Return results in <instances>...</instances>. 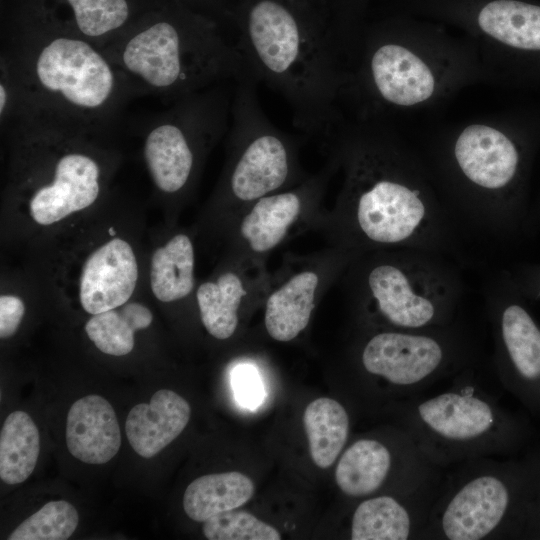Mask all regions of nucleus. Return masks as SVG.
Masks as SVG:
<instances>
[{
  "label": "nucleus",
  "mask_w": 540,
  "mask_h": 540,
  "mask_svg": "<svg viewBox=\"0 0 540 540\" xmlns=\"http://www.w3.org/2000/svg\"><path fill=\"white\" fill-rule=\"evenodd\" d=\"M303 424L313 462L322 469L330 467L348 440L350 420L346 409L332 398L315 399L304 411Z\"/></svg>",
  "instance_id": "22"
},
{
  "label": "nucleus",
  "mask_w": 540,
  "mask_h": 540,
  "mask_svg": "<svg viewBox=\"0 0 540 540\" xmlns=\"http://www.w3.org/2000/svg\"><path fill=\"white\" fill-rule=\"evenodd\" d=\"M235 83L178 98L145 125L143 157L158 190L176 194L189 185L200 156L229 129Z\"/></svg>",
  "instance_id": "7"
},
{
  "label": "nucleus",
  "mask_w": 540,
  "mask_h": 540,
  "mask_svg": "<svg viewBox=\"0 0 540 540\" xmlns=\"http://www.w3.org/2000/svg\"><path fill=\"white\" fill-rule=\"evenodd\" d=\"M488 315L494 338V362L505 381L540 382V328L519 303L494 285L488 294Z\"/></svg>",
  "instance_id": "14"
},
{
  "label": "nucleus",
  "mask_w": 540,
  "mask_h": 540,
  "mask_svg": "<svg viewBox=\"0 0 540 540\" xmlns=\"http://www.w3.org/2000/svg\"><path fill=\"white\" fill-rule=\"evenodd\" d=\"M469 358V343L454 323L420 330L380 329L370 335L360 352L367 374L413 397L462 371Z\"/></svg>",
  "instance_id": "10"
},
{
  "label": "nucleus",
  "mask_w": 540,
  "mask_h": 540,
  "mask_svg": "<svg viewBox=\"0 0 540 540\" xmlns=\"http://www.w3.org/2000/svg\"><path fill=\"white\" fill-rule=\"evenodd\" d=\"M480 28L514 48L540 50V7L514 0H496L479 13Z\"/></svg>",
  "instance_id": "23"
},
{
  "label": "nucleus",
  "mask_w": 540,
  "mask_h": 540,
  "mask_svg": "<svg viewBox=\"0 0 540 540\" xmlns=\"http://www.w3.org/2000/svg\"><path fill=\"white\" fill-rule=\"evenodd\" d=\"M512 470L493 457L471 459L442 476L421 539L506 536L515 505Z\"/></svg>",
  "instance_id": "8"
},
{
  "label": "nucleus",
  "mask_w": 540,
  "mask_h": 540,
  "mask_svg": "<svg viewBox=\"0 0 540 540\" xmlns=\"http://www.w3.org/2000/svg\"><path fill=\"white\" fill-rule=\"evenodd\" d=\"M455 166L474 192L461 218L496 235L505 223V192L513 183L519 153L503 132L482 124L467 126L453 147Z\"/></svg>",
  "instance_id": "11"
},
{
  "label": "nucleus",
  "mask_w": 540,
  "mask_h": 540,
  "mask_svg": "<svg viewBox=\"0 0 540 540\" xmlns=\"http://www.w3.org/2000/svg\"><path fill=\"white\" fill-rule=\"evenodd\" d=\"M442 476L419 487L365 497L350 524L352 540L421 539Z\"/></svg>",
  "instance_id": "13"
},
{
  "label": "nucleus",
  "mask_w": 540,
  "mask_h": 540,
  "mask_svg": "<svg viewBox=\"0 0 540 540\" xmlns=\"http://www.w3.org/2000/svg\"><path fill=\"white\" fill-rule=\"evenodd\" d=\"M246 290L233 272L221 274L216 281L202 283L196 292L203 326L216 339L231 337L238 325V309Z\"/></svg>",
  "instance_id": "28"
},
{
  "label": "nucleus",
  "mask_w": 540,
  "mask_h": 540,
  "mask_svg": "<svg viewBox=\"0 0 540 540\" xmlns=\"http://www.w3.org/2000/svg\"><path fill=\"white\" fill-rule=\"evenodd\" d=\"M75 507L64 500L50 501L24 520L8 540H65L78 526Z\"/></svg>",
  "instance_id": "29"
},
{
  "label": "nucleus",
  "mask_w": 540,
  "mask_h": 540,
  "mask_svg": "<svg viewBox=\"0 0 540 540\" xmlns=\"http://www.w3.org/2000/svg\"><path fill=\"white\" fill-rule=\"evenodd\" d=\"M203 534L209 540H279L273 526L246 511L229 510L204 522Z\"/></svg>",
  "instance_id": "30"
},
{
  "label": "nucleus",
  "mask_w": 540,
  "mask_h": 540,
  "mask_svg": "<svg viewBox=\"0 0 540 540\" xmlns=\"http://www.w3.org/2000/svg\"><path fill=\"white\" fill-rule=\"evenodd\" d=\"M0 72L15 95L8 124L30 120L100 136L134 98L101 48L53 22L25 25L5 39Z\"/></svg>",
  "instance_id": "1"
},
{
  "label": "nucleus",
  "mask_w": 540,
  "mask_h": 540,
  "mask_svg": "<svg viewBox=\"0 0 540 540\" xmlns=\"http://www.w3.org/2000/svg\"><path fill=\"white\" fill-rule=\"evenodd\" d=\"M71 18L66 30L103 48L127 28L131 17L128 0H63ZM59 25V24H58Z\"/></svg>",
  "instance_id": "26"
},
{
  "label": "nucleus",
  "mask_w": 540,
  "mask_h": 540,
  "mask_svg": "<svg viewBox=\"0 0 540 540\" xmlns=\"http://www.w3.org/2000/svg\"><path fill=\"white\" fill-rule=\"evenodd\" d=\"M324 176L311 179L300 188L275 192L254 202L240 225L241 235L253 252L266 253L281 243L298 219L306 199L322 188Z\"/></svg>",
  "instance_id": "19"
},
{
  "label": "nucleus",
  "mask_w": 540,
  "mask_h": 540,
  "mask_svg": "<svg viewBox=\"0 0 540 540\" xmlns=\"http://www.w3.org/2000/svg\"><path fill=\"white\" fill-rule=\"evenodd\" d=\"M138 280V264L131 245L113 238L86 259L80 276L82 308L95 315L117 308L130 299Z\"/></svg>",
  "instance_id": "15"
},
{
  "label": "nucleus",
  "mask_w": 540,
  "mask_h": 540,
  "mask_svg": "<svg viewBox=\"0 0 540 540\" xmlns=\"http://www.w3.org/2000/svg\"><path fill=\"white\" fill-rule=\"evenodd\" d=\"M189 403L176 392L161 389L150 402L140 403L128 413L125 431L132 449L152 458L176 439L190 419Z\"/></svg>",
  "instance_id": "18"
},
{
  "label": "nucleus",
  "mask_w": 540,
  "mask_h": 540,
  "mask_svg": "<svg viewBox=\"0 0 540 540\" xmlns=\"http://www.w3.org/2000/svg\"><path fill=\"white\" fill-rule=\"evenodd\" d=\"M461 293L457 272L440 253L414 248L374 250L360 266L361 307L381 329L451 325Z\"/></svg>",
  "instance_id": "5"
},
{
  "label": "nucleus",
  "mask_w": 540,
  "mask_h": 540,
  "mask_svg": "<svg viewBox=\"0 0 540 540\" xmlns=\"http://www.w3.org/2000/svg\"><path fill=\"white\" fill-rule=\"evenodd\" d=\"M40 436L36 424L24 411L10 413L0 433V478L8 485L24 482L36 467Z\"/></svg>",
  "instance_id": "25"
},
{
  "label": "nucleus",
  "mask_w": 540,
  "mask_h": 540,
  "mask_svg": "<svg viewBox=\"0 0 540 540\" xmlns=\"http://www.w3.org/2000/svg\"><path fill=\"white\" fill-rule=\"evenodd\" d=\"M318 284L316 272L301 271L268 297L264 322L272 339L291 341L307 327L315 307Z\"/></svg>",
  "instance_id": "20"
},
{
  "label": "nucleus",
  "mask_w": 540,
  "mask_h": 540,
  "mask_svg": "<svg viewBox=\"0 0 540 540\" xmlns=\"http://www.w3.org/2000/svg\"><path fill=\"white\" fill-rule=\"evenodd\" d=\"M108 232H109V235H110V236H114V235H115V231H114V228H113V227H110L109 230H108Z\"/></svg>",
  "instance_id": "33"
},
{
  "label": "nucleus",
  "mask_w": 540,
  "mask_h": 540,
  "mask_svg": "<svg viewBox=\"0 0 540 540\" xmlns=\"http://www.w3.org/2000/svg\"><path fill=\"white\" fill-rule=\"evenodd\" d=\"M101 50L134 97L154 95L172 102L251 76L237 42L199 20L148 19L132 24Z\"/></svg>",
  "instance_id": "4"
},
{
  "label": "nucleus",
  "mask_w": 540,
  "mask_h": 540,
  "mask_svg": "<svg viewBox=\"0 0 540 540\" xmlns=\"http://www.w3.org/2000/svg\"><path fill=\"white\" fill-rule=\"evenodd\" d=\"M347 180L341 212L356 252L414 248L446 254L455 246V218L402 167L397 154L368 141L342 147Z\"/></svg>",
  "instance_id": "2"
},
{
  "label": "nucleus",
  "mask_w": 540,
  "mask_h": 540,
  "mask_svg": "<svg viewBox=\"0 0 540 540\" xmlns=\"http://www.w3.org/2000/svg\"><path fill=\"white\" fill-rule=\"evenodd\" d=\"M237 45L251 76L286 100L295 126L307 134L332 131L344 76L326 29L304 22L278 0H258Z\"/></svg>",
  "instance_id": "3"
},
{
  "label": "nucleus",
  "mask_w": 540,
  "mask_h": 540,
  "mask_svg": "<svg viewBox=\"0 0 540 540\" xmlns=\"http://www.w3.org/2000/svg\"><path fill=\"white\" fill-rule=\"evenodd\" d=\"M232 386L237 400L244 406L254 407L262 400L261 381L257 371L251 366H239L233 371Z\"/></svg>",
  "instance_id": "31"
},
{
  "label": "nucleus",
  "mask_w": 540,
  "mask_h": 540,
  "mask_svg": "<svg viewBox=\"0 0 540 540\" xmlns=\"http://www.w3.org/2000/svg\"><path fill=\"white\" fill-rule=\"evenodd\" d=\"M152 320L149 308L138 302H126L92 315L85 324V332L101 352L123 356L134 348V333L148 328Z\"/></svg>",
  "instance_id": "27"
},
{
  "label": "nucleus",
  "mask_w": 540,
  "mask_h": 540,
  "mask_svg": "<svg viewBox=\"0 0 540 540\" xmlns=\"http://www.w3.org/2000/svg\"><path fill=\"white\" fill-rule=\"evenodd\" d=\"M405 430L440 468L504 452L514 424L496 398L462 371L447 390L400 408Z\"/></svg>",
  "instance_id": "6"
},
{
  "label": "nucleus",
  "mask_w": 540,
  "mask_h": 540,
  "mask_svg": "<svg viewBox=\"0 0 540 540\" xmlns=\"http://www.w3.org/2000/svg\"><path fill=\"white\" fill-rule=\"evenodd\" d=\"M441 469L404 429L395 445L376 438L354 441L339 458L335 481L346 496L365 498L390 482L402 488L423 485L440 478Z\"/></svg>",
  "instance_id": "12"
},
{
  "label": "nucleus",
  "mask_w": 540,
  "mask_h": 540,
  "mask_svg": "<svg viewBox=\"0 0 540 540\" xmlns=\"http://www.w3.org/2000/svg\"><path fill=\"white\" fill-rule=\"evenodd\" d=\"M25 313V305L21 298L15 295L0 297V337L9 338L17 331Z\"/></svg>",
  "instance_id": "32"
},
{
  "label": "nucleus",
  "mask_w": 540,
  "mask_h": 540,
  "mask_svg": "<svg viewBox=\"0 0 540 540\" xmlns=\"http://www.w3.org/2000/svg\"><path fill=\"white\" fill-rule=\"evenodd\" d=\"M69 452L88 464H105L119 451L121 431L112 405L99 395L76 400L67 415Z\"/></svg>",
  "instance_id": "17"
},
{
  "label": "nucleus",
  "mask_w": 540,
  "mask_h": 540,
  "mask_svg": "<svg viewBox=\"0 0 540 540\" xmlns=\"http://www.w3.org/2000/svg\"><path fill=\"white\" fill-rule=\"evenodd\" d=\"M254 494V484L237 472L214 473L192 481L185 490L183 508L192 520L205 522L245 504Z\"/></svg>",
  "instance_id": "21"
},
{
  "label": "nucleus",
  "mask_w": 540,
  "mask_h": 540,
  "mask_svg": "<svg viewBox=\"0 0 540 540\" xmlns=\"http://www.w3.org/2000/svg\"><path fill=\"white\" fill-rule=\"evenodd\" d=\"M195 256L187 235L173 236L151 258L150 285L154 296L172 302L188 296L194 288Z\"/></svg>",
  "instance_id": "24"
},
{
  "label": "nucleus",
  "mask_w": 540,
  "mask_h": 540,
  "mask_svg": "<svg viewBox=\"0 0 540 540\" xmlns=\"http://www.w3.org/2000/svg\"><path fill=\"white\" fill-rule=\"evenodd\" d=\"M257 81L246 77L234 87L229 136L231 161L226 189L240 202L275 193L297 176L294 140L266 115L257 95Z\"/></svg>",
  "instance_id": "9"
},
{
  "label": "nucleus",
  "mask_w": 540,
  "mask_h": 540,
  "mask_svg": "<svg viewBox=\"0 0 540 540\" xmlns=\"http://www.w3.org/2000/svg\"><path fill=\"white\" fill-rule=\"evenodd\" d=\"M368 72L372 87L385 102L413 106L434 92L430 68L412 51L396 43H382L373 49Z\"/></svg>",
  "instance_id": "16"
},
{
  "label": "nucleus",
  "mask_w": 540,
  "mask_h": 540,
  "mask_svg": "<svg viewBox=\"0 0 540 540\" xmlns=\"http://www.w3.org/2000/svg\"><path fill=\"white\" fill-rule=\"evenodd\" d=\"M537 295H538V296H540V288H539V290H538V293H537Z\"/></svg>",
  "instance_id": "34"
}]
</instances>
